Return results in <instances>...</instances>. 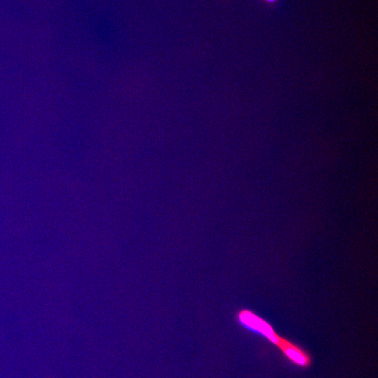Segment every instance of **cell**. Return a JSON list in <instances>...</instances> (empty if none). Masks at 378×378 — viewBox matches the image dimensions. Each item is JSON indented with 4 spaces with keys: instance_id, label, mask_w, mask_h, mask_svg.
I'll return each mask as SVG.
<instances>
[{
    "instance_id": "cell-2",
    "label": "cell",
    "mask_w": 378,
    "mask_h": 378,
    "mask_svg": "<svg viewBox=\"0 0 378 378\" xmlns=\"http://www.w3.org/2000/svg\"><path fill=\"white\" fill-rule=\"evenodd\" d=\"M267 3L272 4L276 2V0H265Z\"/></svg>"
},
{
    "instance_id": "cell-1",
    "label": "cell",
    "mask_w": 378,
    "mask_h": 378,
    "mask_svg": "<svg viewBox=\"0 0 378 378\" xmlns=\"http://www.w3.org/2000/svg\"><path fill=\"white\" fill-rule=\"evenodd\" d=\"M237 321L245 329L263 337L278 349L285 341L286 338L279 335L269 322L250 310H241Z\"/></svg>"
}]
</instances>
